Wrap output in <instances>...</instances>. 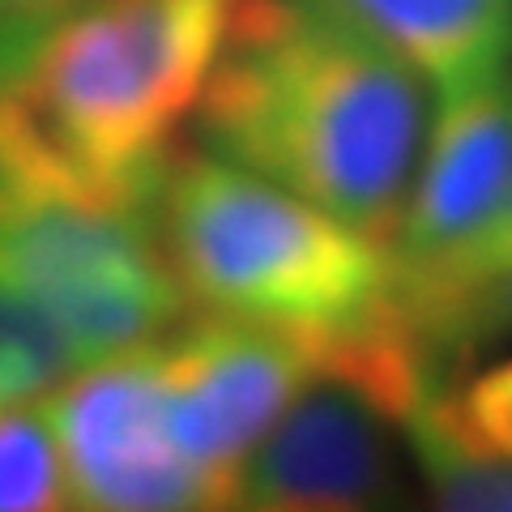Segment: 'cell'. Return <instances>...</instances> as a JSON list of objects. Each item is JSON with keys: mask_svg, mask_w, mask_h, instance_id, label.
I'll return each mask as SVG.
<instances>
[{"mask_svg": "<svg viewBox=\"0 0 512 512\" xmlns=\"http://www.w3.org/2000/svg\"><path fill=\"white\" fill-rule=\"evenodd\" d=\"M192 116L218 158L393 244L427 133L423 77L312 0H235Z\"/></svg>", "mask_w": 512, "mask_h": 512, "instance_id": "obj_1", "label": "cell"}, {"mask_svg": "<svg viewBox=\"0 0 512 512\" xmlns=\"http://www.w3.org/2000/svg\"><path fill=\"white\" fill-rule=\"evenodd\" d=\"M512 192V77L508 69L440 94L410 197L389 244L393 286H423L470 248Z\"/></svg>", "mask_w": 512, "mask_h": 512, "instance_id": "obj_8", "label": "cell"}, {"mask_svg": "<svg viewBox=\"0 0 512 512\" xmlns=\"http://www.w3.org/2000/svg\"><path fill=\"white\" fill-rule=\"evenodd\" d=\"M397 431L406 436L376 389L325 363L244 461L239 508L355 512L393 504L402 491Z\"/></svg>", "mask_w": 512, "mask_h": 512, "instance_id": "obj_7", "label": "cell"}, {"mask_svg": "<svg viewBox=\"0 0 512 512\" xmlns=\"http://www.w3.org/2000/svg\"><path fill=\"white\" fill-rule=\"evenodd\" d=\"M325 367V329L205 312L158 342V380L175 448L239 508L252 448Z\"/></svg>", "mask_w": 512, "mask_h": 512, "instance_id": "obj_5", "label": "cell"}, {"mask_svg": "<svg viewBox=\"0 0 512 512\" xmlns=\"http://www.w3.org/2000/svg\"><path fill=\"white\" fill-rule=\"evenodd\" d=\"M73 508L184 512L227 508L218 487L175 448L158 380V342L86 363L43 402Z\"/></svg>", "mask_w": 512, "mask_h": 512, "instance_id": "obj_6", "label": "cell"}, {"mask_svg": "<svg viewBox=\"0 0 512 512\" xmlns=\"http://www.w3.org/2000/svg\"><path fill=\"white\" fill-rule=\"evenodd\" d=\"M235 0H73L0 47V175L154 192Z\"/></svg>", "mask_w": 512, "mask_h": 512, "instance_id": "obj_2", "label": "cell"}, {"mask_svg": "<svg viewBox=\"0 0 512 512\" xmlns=\"http://www.w3.org/2000/svg\"><path fill=\"white\" fill-rule=\"evenodd\" d=\"M154 192L0 175V278L52 320L82 367L163 342L192 308Z\"/></svg>", "mask_w": 512, "mask_h": 512, "instance_id": "obj_4", "label": "cell"}, {"mask_svg": "<svg viewBox=\"0 0 512 512\" xmlns=\"http://www.w3.org/2000/svg\"><path fill=\"white\" fill-rule=\"evenodd\" d=\"M312 5L397 56L436 94H453L500 73L512 52V0H312Z\"/></svg>", "mask_w": 512, "mask_h": 512, "instance_id": "obj_9", "label": "cell"}, {"mask_svg": "<svg viewBox=\"0 0 512 512\" xmlns=\"http://www.w3.org/2000/svg\"><path fill=\"white\" fill-rule=\"evenodd\" d=\"M69 5L73 0H0V47L26 39L30 30L52 22L56 13H64Z\"/></svg>", "mask_w": 512, "mask_h": 512, "instance_id": "obj_16", "label": "cell"}, {"mask_svg": "<svg viewBox=\"0 0 512 512\" xmlns=\"http://www.w3.org/2000/svg\"><path fill=\"white\" fill-rule=\"evenodd\" d=\"M423 414L466 453L512 457V359L483 367L457 389L440 384Z\"/></svg>", "mask_w": 512, "mask_h": 512, "instance_id": "obj_13", "label": "cell"}, {"mask_svg": "<svg viewBox=\"0 0 512 512\" xmlns=\"http://www.w3.org/2000/svg\"><path fill=\"white\" fill-rule=\"evenodd\" d=\"M406 444L436 508L453 512H512V457L466 453L419 410L406 427Z\"/></svg>", "mask_w": 512, "mask_h": 512, "instance_id": "obj_12", "label": "cell"}, {"mask_svg": "<svg viewBox=\"0 0 512 512\" xmlns=\"http://www.w3.org/2000/svg\"><path fill=\"white\" fill-rule=\"evenodd\" d=\"M504 269H512V192L504 197L500 210H495V218L483 227V235H478L470 248H461L436 278L423 282V286H410V291H397V286L393 291L402 299V308L419 320L427 312H436L440 303L457 299L461 291H470V286L504 274Z\"/></svg>", "mask_w": 512, "mask_h": 512, "instance_id": "obj_14", "label": "cell"}, {"mask_svg": "<svg viewBox=\"0 0 512 512\" xmlns=\"http://www.w3.org/2000/svg\"><path fill=\"white\" fill-rule=\"evenodd\" d=\"M73 372H82V363L60 329L0 278V406L47 397Z\"/></svg>", "mask_w": 512, "mask_h": 512, "instance_id": "obj_11", "label": "cell"}, {"mask_svg": "<svg viewBox=\"0 0 512 512\" xmlns=\"http://www.w3.org/2000/svg\"><path fill=\"white\" fill-rule=\"evenodd\" d=\"M60 508H73V491L43 406H0V512Z\"/></svg>", "mask_w": 512, "mask_h": 512, "instance_id": "obj_10", "label": "cell"}, {"mask_svg": "<svg viewBox=\"0 0 512 512\" xmlns=\"http://www.w3.org/2000/svg\"><path fill=\"white\" fill-rule=\"evenodd\" d=\"M427 342L440 350L457 346V342H478V338H491V333H512V269L495 274L487 282L461 291L457 299L440 303L436 312H427L414 320Z\"/></svg>", "mask_w": 512, "mask_h": 512, "instance_id": "obj_15", "label": "cell"}, {"mask_svg": "<svg viewBox=\"0 0 512 512\" xmlns=\"http://www.w3.org/2000/svg\"><path fill=\"white\" fill-rule=\"evenodd\" d=\"M158 235L188 303L286 329H342L393 295L389 248L227 158L171 154Z\"/></svg>", "mask_w": 512, "mask_h": 512, "instance_id": "obj_3", "label": "cell"}]
</instances>
